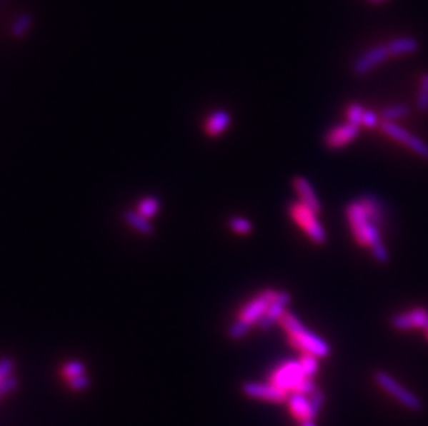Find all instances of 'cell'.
Here are the masks:
<instances>
[{
  "label": "cell",
  "instance_id": "6da1fadb",
  "mask_svg": "<svg viewBox=\"0 0 428 426\" xmlns=\"http://www.w3.org/2000/svg\"><path fill=\"white\" fill-rule=\"evenodd\" d=\"M279 321L284 328V331L287 333L290 343L294 348L299 349L302 353L315 355L319 359L327 357L330 355L332 349L329 343L324 339L317 337L315 333L305 328L304 324L293 313L286 312Z\"/></svg>",
  "mask_w": 428,
  "mask_h": 426
},
{
  "label": "cell",
  "instance_id": "7a4b0ae2",
  "mask_svg": "<svg viewBox=\"0 0 428 426\" xmlns=\"http://www.w3.org/2000/svg\"><path fill=\"white\" fill-rule=\"evenodd\" d=\"M290 216L293 218L294 222L299 225L315 244H324L326 243V231L323 225H320L317 219V213L312 209L305 206L301 201H294L289 206Z\"/></svg>",
  "mask_w": 428,
  "mask_h": 426
},
{
  "label": "cell",
  "instance_id": "3957f363",
  "mask_svg": "<svg viewBox=\"0 0 428 426\" xmlns=\"http://www.w3.org/2000/svg\"><path fill=\"white\" fill-rule=\"evenodd\" d=\"M307 378L309 377L305 375L301 362L298 360H289L273 370L269 382L289 393H294Z\"/></svg>",
  "mask_w": 428,
  "mask_h": 426
},
{
  "label": "cell",
  "instance_id": "277c9868",
  "mask_svg": "<svg viewBox=\"0 0 428 426\" xmlns=\"http://www.w3.org/2000/svg\"><path fill=\"white\" fill-rule=\"evenodd\" d=\"M380 129H382L384 135L402 143L409 150H412L414 154H417L419 157L424 158L428 161V144L424 140H422L413 133L407 132L405 128L397 125L395 122H383L380 125Z\"/></svg>",
  "mask_w": 428,
  "mask_h": 426
},
{
  "label": "cell",
  "instance_id": "5b68a950",
  "mask_svg": "<svg viewBox=\"0 0 428 426\" xmlns=\"http://www.w3.org/2000/svg\"><path fill=\"white\" fill-rule=\"evenodd\" d=\"M374 378L385 392H388L394 399H397L399 403L405 405L406 408L414 410V411L422 408V402L412 392H409L406 387H404L401 383L395 381L389 374L383 372V371H377L374 374Z\"/></svg>",
  "mask_w": 428,
  "mask_h": 426
},
{
  "label": "cell",
  "instance_id": "8992f818",
  "mask_svg": "<svg viewBox=\"0 0 428 426\" xmlns=\"http://www.w3.org/2000/svg\"><path fill=\"white\" fill-rule=\"evenodd\" d=\"M276 295H277V291H274V290H265V291L261 292L258 296H255L252 300H249L247 305L243 308V310L239 315V320H242L243 323L247 324L248 327L252 328V325L258 324L259 320L264 317L269 303L274 299Z\"/></svg>",
  "mask_w": 428,
  "mask_h": 426
},
{
  "label": "cell",
  "instance_id": "52a82bcc",
  "mask_svg": "<svg viewBox=\"0 0 428 426\" xmlns=\"http://www.w3.org/2000/svg\"><path fill=\"white\" fill-rule=\"evenodd\" d=\"M243 392L254 399H261L272 403H284L289 400L290 393L274 386L273 383H258V382H247L243 386Z\"/></svg>",
  "mask_w": 428,
  "mask_h": 426
},
{
  "label": "cell",
  "instance_id": "ba28073f",
  "mask_svg": "<svg viewBox=\"0 0 428 426\" xmlns=\"http://www.w3.org/2000/svg\"><path fill=\"white\" fill-rule=\"evenodd\" d=\"M347 218L352 228L357 243L362 247H367V227L370 225L366 212L359 201L349 202L347 206Z\"/></svg>",
  "mask_w": 428,
  "mask_h": 426
},
{
  "label": "cell",
  "instance_id": "9c48e42d",
  "mask_svg": "<svg viewBox=\"0 0 428 426\" xmlns=\"http://www.w3.org/2000/svg\"><path fill=\"white\" fill-rule=\"evenodd\" d=\"M389 57V51L387 45H379L369 49L361 54L352 64V72L357 76H363L369 73L373 68L380 66Z\"/></svg>",
  "mask_w": 428,
  "mask_h": 426
},
{
  "label": "cell",
  "instance_id": "30bf717a",
  "mask_svg": "<svg viewBox=\"0 0 428 426\" xmlns=\"http://www.w3.org/2000/svg\"><path fill=\"white\" fill-rule=\"evenodd\" d=\"M359 126L352 125L349 122L341 123L338 126L332 128L326 136H324V144L329 150L337 151L347 144H349L352 140H355L359 135Z\"/></svg>",
  "mask_w": 428,
  "mask_h": 426
},
{
  "label": "cell",
  "instance_id": "8fae6325",
  "mask_svg": "<svg viewBox=\"0 0 428 426\" xmlns=\"http://www.w3.org/2000/svg\"><path fill=\"white\" fill-rule=\"evenodd\" d=\"M391 325L395 330L407 331L413 328L428 330V312L423 308H416L405 313L397 314L391 318Z\"/></svg>",
  "mask_w": 428,
  "mask_h": 426
},
{
  "label": "cell",
  "instance_id": "7c38bea8",
  "mask_svg": "<svg viewBox=\"0 0 428 426\" xmlns=\"http://www.w3.org/2000/svg\"><path fill=\"white\" fill-rule=\"evenodd\" d=\"M292 296L289 292L279 291L277 295L274 296V299L272 300L267 309V312L264 314V317L259 320L258 327L261 330H269L273 327V324L282 318V315L286 313V308L290 303Z\"/></svg>",
  "mask_w": 428,
  "mask_h": 426
},
{
  "label": "cell",
  "instance_id": "4fadbf2b",
  "mask_svg": "<svg viewBox=\"0 0 428 426\" xmlns=\"http://www.w3.org/2000/svg\"><path fill=\"white\" fill-rule=\"evenodd\" d=\"M294 188L299 197L298 201L302 202L305 206L312 209L315 213H320L322 205L319 198L316 197L315 190L309 180L305 179L304 176H295L293 180Z\"/></svg>",
  "mask_w": 428,
  "mask_h": 426
},
{
  "label": "cell",
  "instance_id": "5bb4252c",
  "mask_svg": "<svg viewBox=\"0 0 428 426\" xmlns=\"http://www.w3.org/2000/svg\"><path fill=\"white\" fill-rule=\"evenodd\" d=\"M358 201L363 206L366 216L372 225H382L384 222V208L383 203L379 200V197L373 194H363Z\"/></svg>",
  "mask_w": 428,
  "mask_h": 426
},
{
  "label": "cell",
  "instance_id": "9a60e30c",
  "mask_svg": "<svg viewBox=\"0 0 428 426\" xmlns=\"http://www.w3.org/2000/svg\"><path fill=\"white\" fill-rule=\"evenodd\" d=\"M287 403H289V408H290L292 414L299 422L315 420L308 396L301 395V393H292L289 396Z\"/></svg>",
  "mask_w": 428,
  "mask_h": 426
},
{
  "label": "cell",
  "instance_id": "2e32d148",
  "mask_svg": "<svg viewBox=\"0 0 428 426\" xmlns=\"http://www.w3.org/2000/svg\"><path fill=\"white\" fill-rule=\"evenodd\" d=\"M367 247H370L376 260L379 263H387L388 262L389 255H388L387 248L384 247L379 227L372 225V223L367 227Z\"/></svg>",
  "mask_w": 428,
  "mask_h": 426
},
{
  "label": "cell",
  "instance_id": "e0dca14e",
  "mask_svg": "<svg viewBox=\"0 0 428 426\" xmlns=\"http://www.w3.org/2000/svg\"><path fill=\"white\" fill-rule=\"evenodd\" d=\"M230 122H232L230 113L225 110H218V111L211 113V116L206 119L205 132L212 137L222 135L229 128Z\"/></svg>",
  "mask_w": 428,
  "mask_h": 426
},
{
  "label": "cell",
  "instance_id": "ac0fdd59",
  "mask_svg": "<svg viewBox=\"0 0 428 426\" xmlns=\"http://www.w3.org/2000/svg\"><path fill=\"white\" fill-rule=\"evenodd\" d=\"M389 56H405L412 54L419 50V42L417 39L407 36V38H397L387 44Z\"/></svg>",
  "mask_w": 428,
  "mask_h": 426
},
{
  "label": "cell",
  "instance_id": "d6986e66",
  "mask_svg": "<svg viewBox=\"0 0 428 426\" xmlns=\"http://www.w3.org/2000/svg\"><path fill=\"white\" fill-rule=\"evenodd\" d=\"M124 219L128 225L131 227H134L137 233L140 234H144V235H150L154 233V227L149 222V219L143 218L137 211L132 212V211H126L125 215H124Z\"/></svg>",
  "mask_w": 428,
  "mask_h": 426
},
{
  "label": "cell",
  "instance_id": "ffe728a7",
  "mask_svg": "<svg viewBox=\"0 0 428 426\" xmlns=\"http://www.w3.org/2000/svg\"><path fill=\"white\" fill-rule=\"evenodd\" d=\"M159 200L157 197H146L143 198L141 201L139 202L137 205V212L146 218V219H150V218H154L159 211Z\"/></svg>",
  "mask_w": 428,
  "mask_h": 426
},
{
  "label": "cell",
  "instance_id": "44dd1931",
  "mask_svg": "<svg viewBox=\"0 0 428 426\" xmlns=\"http://www.w3.org/2000/svg\"><path fill=\"white\" fill-rule=\"evenodd\" d=\"M409 111H410V108L406 104H395V106H389V107L384 108L380 116H382L383 122H395L401 118H405Z\"/></svg>",
  "mask_w": 428,
  "mask_h": 426
},
{
  "label": "cell",
  "instance_id": "7402d4cb",
  "mask_svg": "<svg viewBox=\"0 0 428 426\" xmlns=\"http://www.w3.org/2000/svg\"><path fill=\"white\" fill-rule=\"evenodd\" d=\"M417 110L422 113H428V72L420 78V88L417 94Z\"/></svg>",
  "mask_w": 428,
  "mask_h": 426
},
{
  "label": "cell",
  "instance_id": "603a6c76",
  "mask_svg": "<svg viewBox=\"0 0 428 426\" xmlns=\"http://www.w3.org/2000/svg\"><path fill=\"white\" fill-rule=\"evenodd\" d=\"M299 362H301V367L307 377H309V378L315 377L316 372L319 370V357H316L315 355H311V353H302Z\"/></svg>",
  "mask_w": 428,
  "mask_h": 426
},
{
  "label": "cell",
  "instance_id": "cb8c5ba5",
  "mask_svg": "<svg viewBox=\"0 0 428 426\" xmlns=\"http://www.w3.org/2000/svg\"><path fill=\"white\" fill-rule=\"evenodd\" d=\"M85 374V365L81 361H69L63 367V377L69 381Z\"/></svg>",
  "mask_w": 428,
  "mask_h": 426
},
{
  "label": "cell",
  "instance_id": "d4e9b609",
  "mask_svg": "<svg viewBox=\"0 0 428 426\" xmlns=\"http://www.w3.org/2000/svg\"><path fill=\"white\" fill-rule=\"evenodd\" d=\"M229 225H230V228H232L234 233L242 234V235H246V234H249V233L252 231V225H251V222H249L248 219H246V218H240V216H236V218L230 219Z\"/></svg>",
  "mask_w": 428,
  "mask_h": 426
},
{
  "label": "cell",
  "instance_id": "484cf974",
  "mask_svg": "<svg viewBox=\"0 0 428 426\" xmlns=\"http://www.w3.org/2000/svg\"><path fill=\"white\" fill-rule=\"evenodd\" d=\"M363 113H364V108L363 106L359 103H352L348 110H347V118H348V122L352 123V125H357V126H362V119H363Z\"/></svg>",
  "mask_w": 428,
  "mask_h": 426
},
{
  "label": "cell",
  "instance_id": "4316f807",
  "mask_svg": "<svg viewBox=\"0 0 428 426\" xmlns=\"http://www.w3.org/2000/svg\"><path fill=\"white\" fill-rule=\"evenodd\" d=\"M251 330V327H248L246 323H243L242 320H236L230 327H229V331H227V334H229V337L232 338V339H242L243 337H246L247 335L248 331Z\"/></svg>",
  "mask_w": 428,
  "mask_h": 426
},
{
  "label": "cell",
  "instance_id": "83f0119b",
  "mask_svg": "<svg viewBox=\"0 0 428 426\" xmlns=\"http://www.w3.org/2000/svg\"><path fill=\"white\" fill-rule=\"evenodd\" d=\"M362 126L369 128V129L380 126L379 125V115L374 113V111H372V110H364L363 119H362Z\"/></svg>",
  "mask_w": 428,
  "mask_h": 426
},
{
  "label": "cell",
  "instance_id": "f1b7e54d",
  "mask_svg": "<svg viewBox=\"0 0 428 426\" xmlns=\"http://www.w3.org/2000/svg\"><path fill=\"white\" fill-rule=\"evenodd\" d=\"M323 400H324V396H323V393H322L319 389H316L312 395H309V403H311V408H312L314 417H316V415L320 412V408H322Z\"/></svg>",
  "mask_w": 428,
  "mask_h": 426
},
{
  "label": "cell",
  "instance_id": "f546056e",
  "mask_svg": "<svg viewBox=\"0 0 428 426\" xmlns=\"http://www.w3.org/2000/svg\"><path fill=\"white\" fill-rule=\"evenodd\" d=\"M14 368V362L13 360L1 359L0 360V383L4 381L6 378H9L13 372Z\"/></svg>",
  "mask_w": 428,
  "mask_h": 426
},
{
  "label": "cell",
  "instance_id": "4dcf8cb0",
  "mask_svg": "<svg viewBox=\"0 0 428 426\" xmlns=\"http://www.w3.org/2000/svg\"><path fill=\"white\" fill-rule=\"evenodd\" d=\"M68 382V385H69V387L71 389H74V390H84V389H86L88 386H89V378L84 374V375H79V377H76V378H72V380H69Z\"/></svg>",
  "mask_w": 428,
  "mask_h": 426
},
{
  "label": "cell",
  "instance_id": "1f68e13d",
  "mask_svg": "<svg viewBox=\"0 0 428 426\" xmlns=\"http://www.w3.org/2000/svg\"><path fill=\"white\" fill-rule=\"evenodd\" d=\"M17 386H19V381H17L13 375H10L9 378H6L4 381L0 383V395H1V396H3V395H7V393H10L11 390H14Z\"/></svg>",
  "mask_w": 428,
  "mask_h": 426
},
{
  "label": "cell",
  "instance_id": "d6a6232c",
  "mask_svg": "<svg viewBox=\"0 0 428 426\" xmlns=\"http://www.w3.org/2000/svg\"><path fill=\"white\" fill-rule=\"evenodd\" d=\"M301 426H316L314 420H309V421H304L301 422Z\"/></svg>",
  "mask_w": 428,
  "mask_h": 426
},
{
  "label": "cell",
  "instance_id": "836d02e7",
  "mask_svg": "<svg viewBox=\"0 0 428 426\" xmlns=\"http://www.w3.org/2000/svg\"><path fill=\"white\" fill-rule=\"evenodd\" d=\"M374 1H382V0H374Z\"/></svg>",
  "mask_w": 428,
  "mask_h": 426
},
{
  "label": "cell",
  "instance_id": "e575fe53",
  "mask_svg": "<svg viewBox=\"0 0 428 426\" xmlns=\"http://www.w3.org/2000/svg\"><path fill=\"white\" fill-rule=\"evenodd\" d=\"M426 333H427V338H428V330H427V331H426Z\"/></svg>",
  "mask_w": 428,
  "mask_h": 426
}]
</instances>
